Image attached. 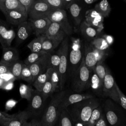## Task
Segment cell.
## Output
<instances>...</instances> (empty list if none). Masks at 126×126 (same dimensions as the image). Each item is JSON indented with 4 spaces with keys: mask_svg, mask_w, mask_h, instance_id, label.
<instances>
[{
    "mask_svg": "<svg viewBox=\"0 0 126 126\" xmlns=\"http://www.w3.org/2000/svg\"><path fill=\"white\" fill-rule=\"evenodd\" d=\"M32 32L33 30L29 21L24 22L19 25L16 34L17 43L20 44L24 42L30 35Z\"/></svg>",
    "mask_w": 126,
    "mask_h": 126,
    "instance_id": "19",
    "label": "cell"
},
{
    "mask_svg": "<svg viewBox=\"0 0 126 126\" xmlns=\"http://www.w3.org/2000/svg\"><path fill=\"white\" fill-rule=\"evenodd\" d=\"M92 72L86 65L83 56L79 68L72 77L71 86L72 89L79 93L89 88Z\"/></svg>",
    "mask_w": 126,
    "mask_h": 126,
    "instance_id": "4",
    "label": "cell"
},
{
    "mask_svg": "<svg viewBox=\"0 0 126 126\" xmlns=\"http://www.w3.org/2000/svg\"><path fill=\"white\" fill-rule=\"evenodd\" d=\"M30 118L31 115L27 110L20 111L15 114L14 118L3 126H22Z\"/></svg>",
    "mask_w": 126,
    "mask_h": 126,
    "instance_id": "22",
    "label": "cell"
},
{
    "mask_svg": "<svg viewBox=\"0 0 126 126\" xmlns=\"http://www.w3.org/2000/svg\"><path fill=\"white\" fill-rule=\"evenodd\" d=\"M115 82L110 70L107 67L106 74L103 81L102 96L108 97L115 103L120 105V99Z\"/></svg>",
    "mask_w": 126,
    "mask_h": 126,
    "instance_id": "8",
    "label": "cell"
},
{
    "mask_svg": "<svg viewBox=\"0 0 126 126\" xmlns=\"http://www.w3.org/2000/svg\"><path fill=\"white\" fill-rule=\"evenodd\" d=\"M15 114L9 115L6 112L0 111V126H3L12 120Z\"/></svg>",
    "mask_w": 126,
    "mask_h": 126,
    "instance_id": "42",
    "label": "cell"
},
{
    "mask_svg": "<svg viewBox=\"0 0 126 126\" xmlns=\"http://www.w3.org/2000/svg\"><path fill=\"white\" fill-rule=\"evenodd\" d=\"M104 18L94 9L87 10L85 13V21L87 24L96 29L99 32L103 30Z\"/></svg>",
    "mask_w": 126,
    "mask_h": 126,
    "instance_id": "14",
    "label": "cell"
},
{
    "mask_svg": "<svg viewBox=\"0 0 126 126\" xmlns=\"http://www.w3.org/2000/svg\"><path fill=\"white\" fill-rule=\"evenodd\" d=\"M53 68L49 67L45 72L40 74L34 81L33 86L36 91L41 92L44 85L49 79Z\"/></svg>",
    "mask_w": 126,
    "mask_h": 126,
    "instance_id": "24",
    "label": "cell"
},
{
    "mask_svg": "<svg viewBox=\"0 0 126 126\" xmlns=\"http://www.w3.org/2000/svg\"><path fill=\"white\" fill-rule=\"evenodd\" d=\"M29 21L36 37L44 34L51 23V21L48 18L36 20L29 19Z\"/></svg>",
    "mask_w": 126,
    "mask_h": 126,
    "instance_id": "16",
    "label": "cell"
},
{
    "mask_svg": "<svg viewBox=\"0 0 126 126\" xmlns=\"http://www.w3.org/2000/svg\"><path fill=\"white\" fill-rule=\"evenodd\" d=\"M90 43L94 48L104 51H106L110 46L103 37L98 36Z\"/></svg>",
    "mask_w": 126,
    "mask_h": 126,
    "instance_id": "33",
    "label": "cell"
},
{
    "mask_svg": "<svg viewBox=\"0 0 126 126\" xmlns=\"http://www.w3.org/2000/svg\"><path fill=\"white\" fill-rule=\"evenodd\" d=\"M60 44H61L60 42L56 40L48 38L45 36L42 42V51L46 52V53L52 52Z\"/></svg>",
    "mask_w": 126,
    "mask_h": 126,
    "instance_id": "31",
    "label": "cell"
},
{
    "mask_svg": "<svg viewBox=\"0 0 126 126\" xmlns=\"http://www.w3.org/2000/svg\"><path fill=\"white\" fill-rule=\"evenodd\" d=\"M94 97L95 96L94 95L90 94L76 93L70 94H66L59 105V112L63 109H66L70 105Z\"/></svg>",
    "mask_w": 126,
    "mask_h": 126,
    "instance_id": "13",
    "label": "cell"
},
{
    "mask_svg": "<svg viewBox=\"0 0 126 126\" xmlns=\"http://www.w3.org/2000/svg\"><path fill=\"white\" fill-rule=\"evenodd\" d=\"M69 48V39L68 37L66 36L61 43L60 48L58 50L60 55V62L58 69L60 77V91L63 90L66 81Z\"/></svg>",
    "mask_w": 126,
    "mask_h": 126,
    "instance_id": "7",
    "label": "cell"
},
{
    "mask_svg": "<svg viewBox=\"0 0 126 126\" xmlns=\"http://www.w3.org/2000/svg\"></svg>",
    "mask_w": 126,
    "mask_h": 126,
    "instance_id": "58",
    "label": "cell"
},
{
    "mask_svg": "<svg viewBox=\"0 0 126 126\" xmlns=\"http://www.w3.org/2000/svg\"><path fill=\"white\" fill-rule=\"evenodd\" d=\"M3 22L0 19V24H3Z\"/></svg>",
    "mask_w": 126,
    "mask_h": 126,
    "instance_id": "57",
    "label": "cell"
},
{
    "mask_svg": "<svg viewBox=\"0 0 126 126\" xmlns=\"http://www.w3.org/2000/svg\"><path fill=\"white\" fill-rule=\"evenodd\" d=\"M53 10L45 0H34L28 15L31 20L47 18Z\"/></svg>",
    "mask_w": 126,
    "mask_h": 126,
    "instance_id": "10",
    "label": "cell"
},
{
    "mask_svg": "<svg viewBox=\"0 0 126 126\" xmlns=\"http://www.w3.org/2000/svg\"><path fill=\"white\" fill-rule=\"evenodd\" d=\"M51 53L44 55L39 60L29 65L32 76V83L40 74L45 72L49 67V59Z\"/></svg>",
    "mask_w": 126,
    "mask_h": 126,
    "instance_id": "12",
    "label": "cell"
},
{
    "mask_svg": "<svg viewBox=\"0 0 126 126\" xmlns=\"http://www.w3.org/2000/svg\"><path fill=\"white\" fill-rule=\"evenodd\" d=\"M102 107L108 126H126V112L120 105L107 99Z\"/></svg>",
    "mask_w": 126,
    "mask_h": 126,
    "instance_id": "2",
    "label": "cell"
},
{
    "mask_svg": "<svg viewBox=\"0 0 126 126\" xmlns=\"http://www.w3.org/2000/svg\"><path fill=\"white\" fill-rule=\"evenodd\" d=\"M3 14L7 22L18 26L22 23L27 21L28 17V14L26 12L18 10L8 11Z\"/></svg>",
    "mask_w": 126,
    "mask_h": 126,
    "instance_id": "17",
    "label": "cell"
},
{
    "mask_svg": "<svg viewBox=\"0 0 126 126\" xmlns=\"http://www.w3.org/2000/svg\"><path fill=\"white\" fill-rule=\"evenodd\" d=\"M46 99L41 92L34 90L27 109L31 117L38 119L43 112Z\"/></svg>",
    "mask_w": 126,
    "mask_h": 126,
    "instance_id": "9",
    "label": "cell"
},
{
    "mask_svg": "<svg viewBox=\"0 0 126 126\" xmlns=\"http://www.w3.org/2000/svg\"><path fill=\"white\" fill-rule=\"evenodd\" d=\"M83 46L79 38H72L71 44L69 48V62L70 76L72 77L79 68L84 54L82 53Z\"/></svg>",
    "mask_w": 126,
    "mask_h": 126,
    "instance_id": "6",
    "label": "cell"
},
{
    "mask_svg": "<svg viewBox=\"0 0 126 126\" xmlns=\"http://www.w3.org/2000/svg\"><path fill=\"white\" fill-rule=\"evenodd\" d=\"M103 114V107L102 104H101L93 110L89 121L85 126H94L100 120Z\"/></svg>",
    "mask_w": 126,
    "mask_h": 126,
    "instance_id": "30",
    "label": "cell"
},
{
    "mask_svg": "<svg viewBox=\"0 0 126 126\" xmlns=\"http://www.w3.org/2000/svg\"><path fill=\"white\" fill-rule=\"evenodd\" d=\"M106 56V51L94 48L90 42L86 41L84 44V58L87 67L92 72L96 64L103 62Z\"/></svg>",
    "mask_w": 126,
    "mask_h": 126,
    "instance_id": "5",
    "label": "cell"
},
{
    "mask_svg": "<svg viewBox=\"0 0 126 126\" xmlns=\"http://www.w3.org/2000/svg\"><path fill=\"white\" fill-rule=\"evenodd\" d=\"M106 69L107 67L105 66L103 62H101L96 64L94 71L99 79L103 82L106 74Z\"/></svg>",
    "mask_w": 126,
    "mask_h": 126,
    "instance_id": "37",
    "label": "cell"
},
{
    "mask_svg": "<svg viewBox=\"0 0 126 126\" xmlns=\"http://www.w3.org/2000/svg\"><path fill=\"white\" fill-rule=\"evenodd\" d=\"M93 73L91 79L90 87L94 93L97 95H102L103 82L99 79L94 71Z\"/></svg>",
    "mask_w": 126,
    "mask_h": 126,
    "instance_id": "26",
    "label": "cell"
},
{
    "mask_svg": "<svg viewBox=\"0 0 126 126\" xmlns=\"http://www.w3.org/2000/svg\"><path fill=\"white\" fill-rule=\"evenodd\" d=\"M95 1H96V0H85L83 1L87 4H92Z\"/></svg>",
    "mask_w": 126,
    "mask_h": 126,
    "instance_id": "53",
    "label": "cell"
},
{
    "mask_svg": "<svg viewBox=\"0 0 126 126\" xmlns=\"http://www.w3.org/2000/svg\"><path fill=\"white\" fill-rule=\"evenodd\" d=\"M24 63L23 62L18 60L15 62L12 66L11 72L15 77L16 80L21 79V75Z\"/></svg>",
    "mask_w": 126,
    "mask_h": 126,
    "instance_id": "34",
    "label": "cell"
},
{
    "mask_svg": "<svg viewBox=\"0 0 126 126\" xmlns=\"http://www.w3.org/2000/svg\"><path fill=\"white\" fill-rule=\"evenodd\" d=\"M103 37L105 38V39L109 45L113 43L114 41V39L112 36L110 35H105L103 36Z\"/></svg>",
    "mask_w": 126,
    "mask_h": 126,
    "instance_id": "52",
    "label": "cell"
},
{
    "mask_svg": "<svg viewBox=\"0 0 126 126\" xmlns=\"http://www.w3.org/2000/svg\"><path fill=\"white\" fill-rule=\"evenodd\" d=\"M117 90L120 99V105L125 110H126V96L121 91L118 85H116Z\"/></svg>",
    "mask_w": 126,
    "mask_h": 126,
    "instance_id": "44",
    "label": "cell"
},
{
    "mask_svg": "<svg viewBox=\"0 0 126 126\" xmlns=\"http://www.w3.org/2000/svg\"><path fill=\"white\" fill-rule=\"evenodd\" d=\"M47 18L51 22L58 24L66 35H70L72 33L73 29L68 22L65 10L63 9L53 10L49 14Z\"/></svg>",
    "mask_w": 126,
    "mask_h": 126,
    "instance_id": "11",
    "label": "cell"
},
{
    "mask_svg": "<svg viewBox=\"0 0 126 126\" xmlns=\"http://www.w3.org/2000/svg\"><path fill=\"white\" fill-rule=\"evenodd\" d=\"M68 9L75 24L76 25L81 24V7L75 1L70 5Z\"/></svg>",
    "mask_w": 126,
    "mask_h": 126,
    "instance_id": "29",
    "label": "cell"
},
{
    "mask_svg": "<svg viewBox=\"0 0 126 126\" xmlns=\"http://www.w3.org/2000/svg\"><path fill=\"white\" fill-rule=\"evenodd\" d=\"M103 18L108 17L111 11L110 3L107 0H102L95 4L94 8Z\"/></svg>",
    "mask_w": 126,
    "mask_h": 126,
    "instance_id": "27",
    "label": "cell"
},
{
    "mask_svg": "<svg viewBox=\"0 0 126 126\" xmlns=\"http://www.w3.org/2000/svg\"><path fill=\"white\" fill-rule=\"evenodd\" d=\"M18 103V101L13 99H10L8 100L5 104V108L7 111L11 110Z\"/></svg>",
    "mask_w": 126,
    "mask_h": 126,
    "instance_id": "47",
    "label": "cell"
},
{
    "mask_svg": "<svg viewBox=\"0 0 126 126\" xmlns=\"http://www.w3.org/2000/svg\"><path fill=\"white\" fill-rule=\"evenodd\" d=\"M45 1L54 10H63V0H45Z\"/></svg>",
    "mask_w": 126,
    "mask_h": 126,
    "instance_id": "41",
    "label": "cell"
},
{
    "mask_svg": "<svg viewBox=\"0 0 126 126\" xmlns=\"http://www.w3.org/2000/svg\"><path fill=\"white\" fill-rule=\"evenodd\" d=\"M74 2H75L74 0H63V10L68 9Z\"/></svg>",
    "mask_w": 126,
    "mask_h": 126,
    "instance_id": "50",
    "label": "cell"
},
{
    "mask_svg": "<svg viewBox=\"0 0 126 126\" xmlns=\"http://www.w3.org/2000/svg\"><path fill=\"white\" fill-rule=\"evenodd\" d=\"M19 60V53L16 48L11 47L2 48L1 61L9 63H13Z\"/></svg>",
    "mask_w": 126,
    "mask_h": 126,
    "instance_id": "23",
    "label": "cell"
},
{
    "mask_svg": "<svg viewBox=\"0 0 126 126\" xmlns=\"http://www.w3.org/2000/svg\"><path fill=\"white\" fill-rule=\"evenodd\" d=\"M32 126H42L40 120L37 118H32L31 120Z\"/></svg>",
    "mask_w": 126,
    "mask_h": 126,
    "instance_id": "51",
    "label": "cell"
},
{
    "mask_svg": "<svg viewBox=\"0 0 126 126\" xmlns=\"http://www.w3.org/2000/svg\"><path fill=\"white\" fill-rule=\"evenodd\" d=\"M14 84L13 81H9L5 82L1 89L6 91H9L11 90L14 87Z\"/></svg>",
    "mask_w": 126,
    "mask_h": 126,
    "instance_id": "49",
    "label": "cell"
},
{
    "mask_svg": "<svg viewBox=\"0 0 126 126\" xmlns=\"http://www.w3.org/2000/svg\"><path fill=\"white\" fill-rule=\"evenodd\" d=\"M19 1L25 8L26 13L28 14V12L34 0H19Z\"/></svg>",
    "mask_w": 126,
    "mask_h": 126,
    "instance_id": "46",
    "label": "cell"
},
{
    "mask_svg": "<svg viewBox=\"0 0 126 126\" xmlns=\"http://www.w3.org/2000/svg\"><path fill=\"white\" fill-rule=\"evenodd\" d=\"M94 126H108V124L103 112V114L98 121V122Z\"/></svg>",
    "mask_w": 126,
    "mask_h": 126,
    "instance_id": "48",
    "label": "cell"
},
{
    "mask_svg": "<svg viewBox=\"0 0 126 126\" xmlns=\"http://www.w3.org/2000/svg\"><path fill=\"white\" fill-rule=\"evenodd\" d=\"M55 126H74V123L66 109L59 112V116Z\"/></svg>",
    "mask_w": 126,
    "mask_h": 126,
    "instance_id": "25",
    "label": "cell"
},
{
    "mask_svg": "<svg viewBox=\"0 0 126 126\" xmlns=\"http://www.w3.org/2000/svg\"><path fill=\"white\" fill-rule=\"evenodd\" d=\"M34 90L31 85L21 83L19 86V93L22 98L26 99L30 101L32 98Z\"/></svg>",
    "mask_w": 126,
    "mask_h": 126,
    "instance_id": "32",
    "label": "cell"
},
{
    "mask_svg": "<svg viewBox=\"0 0 126 126\" xmlns=\"http://www.w3.org/2000/svg\"><path fill=\"white\" fill-rule=\"evenodd\" d=\"M44 35L46 37L56 40L61 43L66 35L61 26L55 22H51Z\"/></svg>",
    "mask_w": 126,
    "mask_h": 126,
    "instance_id": "15",
    "label": "cell"
},
{
    "mask_svg": "<svg viewBox=\"0 0 126 126\" xmlns=\"http://www.w3.org/2000/svg\"><path fill=\"white\" fill-rule=\"evenodd\" d=\"M41 93L46 99H47L54 93L53 86L52 85L50 78L44 85Z\"/></svg>",
    "mask_w": 126,
    "mask_h": 126,
    "instance_id": "40",
    "label": "cell"
},
{
    "mask_svg": "<svg viewBox=\"0 0 126 126\" xmlns=\"http://www.w3.org/2000/svg\"><path fill=\"white\" fill-rule=\"evenodd\" d=\"M60 62V55L58 51L56 53H51L49 59V67L58 70Z\"/></svg>",
    "mask_w": 126,
    "mask_h": 126,
    "instance_id": "36",
    "label": "cell"
},
{
    "mask_svg": "<svg viewBox=\"0 0 126 126\" xmlns=\"http://www.w3.org/2000/svg\"><path fill=\"white\" fill-rule=\"evenodd\" d=\"M22 126H32V122L31 121L30 122L26 121L24 123V124Z\"/></svg>",
    "mask_w": 126,
    "mask_h": 126,
    "instance_id": "55",
    "label": "cell"
},
{
    "mask_svg": "<svg viewBox=\"0 0 126 126\" xmlns=\"http://www.w3.org/2000/svg\"><path fill=\"white\" fill-rule=\"evenodd\" d=\"M66 94V91L62 90L52 97L40 119L42 126H55L59 116V105Z\"/></svg>",
    "mask_w": 126,
    "mask_h": 126,
    "instance_id": "3",
    "label": "cell"
},
{
    "mask_svg": "<svg viewBox=\"0 0 126 126\" xmlns=\"http://www.w3.org/2000/svg\"><path fill=\"white\" fill-rule=\"evenodd\" d=\"M80 30L83 36L86 39L87 41L89 42H91L98 37V35L99 33L96 29L89 25L85 21L81 23Z\"/></svg>",
    "mask_w": 126,
    "mask_h": 126,
    "instance_id": "21",
    "label": "cell"
},
{
    "mask_svg": "<svg viewBox=\"0 0 126 126\" xmlns=\"http://www.w3.org/2000/svg\"><path fill=\"white\" fill-rule=\"evenodd\" d=\"M5 83V81L2 79L0 78V89H1L2 87L3 86Z\"/></svg>",
    "mask_w": 126,
    "mask_h": 126,
    "instance_id": "54",
    "label": "cell"
},
{
    "mask_svg": "<svg viewBox=\"0 0 126 126\" xmlns=\"http://www.w3.org/2000/svg\"><path fill=\"white\" fill-rule=\"evenodd\" d=\"M46 54H47L46 52L42 51L36 53H32L24 60V63L26 65L29 66L39 60Z\"/></svg>",
    "mask_w": 126,
    "mask_h": 126,
    "instance_id": "35",
    "label": "cell"
},
{
    "mask_svg": "<svg viewBox=\"0 0 126 126\" xmlns=\"http://www.w3.org/2000/svg\"><path fill=\"white\" fill-rule=\"evenodd\" d=\"M74 126H84L82 123H74Z\"/></svg>",
    "mask_w": 126,
    "mask_h": 126,
    "instance_id": "56",
    "label": "cell"
},
{
    "mask_svg": "<svg viewBox=\"0 0 126 126\" xmlns=\"http://www.w3.org/2000/svg\"><path fill=\"white\" fill-rule=\"evenodd\" d=\"M21 79H22L29 83H32V72L29 66L25 64H24L23 65L21 75Z\"/></svg>",
    "mask_w": 126,
    "mask_h": 126,
    "instance_id": "39",
    "label": "cell"
},
{
    "mask_svg": "<svg viewBox=\"0 0 126 126\" xmlns=\"http://www.w3.org/2000/svg\"><path fill=\"white\" fill-rule=\"evenodd\" d=\"M100 104L99 99L94 97L70 105L66 109L74 123H80L85 126L93 110Z\"/></svg>",
    "mask_w": 126,
    "mask_h": 126,
    "instance_id": "1",
    "label": "cell"
},
{
    "mask_svg": "<svg viewBox=\"0 0 126 126\" xmlns=\"http://www.w3.org/2000/svg\"><path fill=\"white\" fill-rule=\"evenodd\" d=\"M45 37V36L42 34L34 38L27 45V47L31 50L32 53L40 52L42 51V42Z\"/></svg>",
    "mask_w": 126,
    "mask_h": 126,
    "instance_id": "28",
    "label": "cell"
},
{
    "mask_svg": "<svg viewBox=\"0 0 126 126\" xmlns=\"http://www.w3.org/2000/svg\"><path fill=\"white\" fill-rule=\"evenodd\" d=\"M15 36L14 30H8L3 24H0V43L2 48L10 47Z\"/></svg>",
    "mask_w": 126,
    "mask_h": 126,
    "instance_id": "18",
    "label": "cell"
},
{
    "mask_svg": "<svg viewBox=\"0 0 126 126\" xmlns=\"http://www.w3.org/2000/svg\"><path fill=\"white\" fill-rule=\"evenodd\" d=\"M13 63H9L0 61V74L11 72V69Z\"/></svg>",
    "mask_w": 126,
    "mask_h": 126,
    "instance_id": "43",
    "label": "cell"
},
{
    "mask_svg": "<svg viewBox=\"0 0 126 126\" xmlns=\"http://www.w3.org/2000/svg\"><path fill=\"white\" fill-rule=\"evenodd\" d=\"M0 10L3 14L11 10H18L26 12L19 0H0Z\"/></svg>",
    "mask_w": 126,
    "mask_h": 126,
    "instance_id": "20",
    "label": "cell"
},
{
    "mask_svg": "<svg viewBox=\"0 0 126 126\" xmlns=\"http://www.w3.org/2000/svg\"><path fill=\"white\" fill-rule=\"evenodd\" d=\"M50 79L53 86L54 92H55L60 87V77L58 70L52 69Z\"/></svg>",
    "mask_w": 126,
    "mask_h": 126,
    "instance_id": "38",
    "label": "cell"
},
{
    "mask_svg": "<svg viewBox=\"0 0 126 126\" xmlns=\"http://www.w3.org/2000/svg\"><path fill=\"white\" fill-rule=\"evenodd\" d=\"M0 78L4 80L5 81V82H9V81L14 82L15 80H16L15 77L10 72L0 74Z\"/></svg>",
    "mask_w": 126,
    "mask_h": 126,
    "instance_id": "45",
    "label": "cell"
}]
</instances>
